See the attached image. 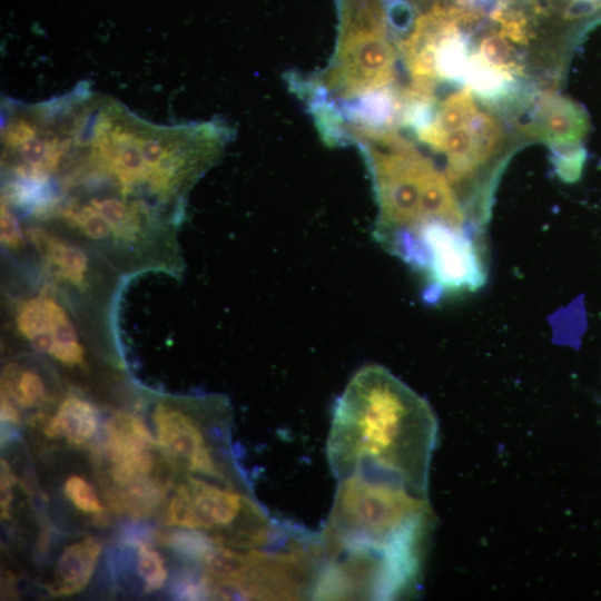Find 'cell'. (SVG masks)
I'll return each instance as SVG.
<instances>
[{
  "label": "cell",
  "mask_w": 601,
  "mask_h": 601,
  "mask_svg": "<svg viewBox=\"0 0 601 601\" xmlns=\"http://www.w3.org/2000/svg\"><path fill=\"white\" fill-rule=\"evenodd\" d=\"M363 155L378 207L373 236L420 273L477 243L481 233L447 177L391 128L346 135Z\"/></svg>",
  "instance_id": "1"
},
{
  "label": "cell",
  "mask_w": 601,
  "mask_h": 601,
  "mask_svg": "<svg viewBox=\"0 0 601 601\" xmlns=\"http://www.w3.org/2000/svg\"><path fill=\"white\" fill-rule=\"evenodd\" d=\"M437 420L428 402L381 365L359 368L336 400L326 456L335 477L374 471L427 496Z\"/></svg>",
  "instance_id": "2"
},
{
  "label": "cell",
  "mask_w": 601,
  "mask_h": 601,
  "mask_svg": "<svg viewBox=\"0 0 601 601\" xmlns=\"http://www.w3.org/2000/svg\"><path fill=\"white\" fill-rule=\"evenodd\" d=\"M337 32L327 65L288 83L307 105L323 138L346 126L390 120L396 101L397 51L390 35L387 0H335Z\"/></svg>",
  "instance_id": "3"
},
{
  "label": "cell",
  "mask_w": 601,
  "mask_h": 601,
  "mask_svg": "<svg viewBox=\"0 0 601 601\" xmlns=\"http://www.w3.org/2000/svg\"><path fill=\"white\" fill-rule=\"evenodd\" d=\"M433 514L427 496L373 471L337 480L319 532L323 555L394 570L418 580Z\"/></svg>",
  "instance_id": "4"
},
{
  "label": "cell",
  "mask_w": 601,
  "mask_h": 601,
  "mask_svg": "<svg viewBox=\"0 0 601 601\" xmlns=\"http://www.w3.org/2000/svg\"><path fill=\"white\" fill-rule=\"evenodd\" d=\"M158 449L185 474L247 485L230 450V410L220 396L191 400L185 406L159 402L154 411Z\"/></svg>",
  "instance_id": "5"
},
{
  "label": "cell",
  "mask_w": 601,
  "mask_h": 601,
  "mask_svg": "<svg viewBox=\"0 0 601 601\" xmlns=\"http://www.w3.org/2000/svg\"><path fill=\"white\" fill-rule=\"evenodd\" d=\"M101 544L95 538L68 545L60 554L55 580L48 585L52 595H71L81 591L90 581L99 555Z\"/></svg>",
  "instance_id": "6"
},
{
  "label": "cell",
  "mask_w": 601,
  "mask_h": 601,
  "mask_svg": "<svg viewBox=\"0 0 601 601\" xmlns=\"http://www.w3.org/2000/svg\"><path fill=\"white\" fill-rule=\"evenodd\" d=\"M17 326L28 341L35 337H52L56 347L75 329L65 309L55 299L46 296L33 297L23 303L17 316Z\"/></svg>",
  "instance_id": "7"
},
{
  "label": "cell",
  "mask_w": 601,
  "mask_h": 601,
  "mask_svg": "<svg viewBox=\"0 0 601 601\" xmlns=\"http://www.w3.org/2000/svg\"><path fill=\"white\" fill-rule=\"evenodd\" d=\"M98 410L78 396H68L43 426L49 437H62L71 445H85L97 432Z\"/></svg>",
  "instance_id": "8"
},
{
  "label": "cell",
  "mask_w": 601,
  "mask_h": 601,
  "mask_svg": "<svg viewBox=\"0 0 601 601\" xmlns=\"http://www.w3.org/2000/svg\"><path fill=\"white\" fill-rule=\"evenodd\" d=\"M28 234L47 264L61 279L79 287L83 284L88 259L80 248L40 228H32Z\"/></svg>",
  "instance_id": "9"
},
{
  "label": "cell",
  "mask_w": 601,
  "mask_h": 601,
  "mask_svg": "<svg viewBox=\"0 0 601 601\" xmlns=\"http://www.w3.org/2000/svg\"><path fill=\"white\" fill-rule=\"evenodd\" d=\"M544 137L561 144H578L585 135L588 120L579 106L564 98L548 102L541 121Z\"/></svg>",
  "instance_id": "10"
},
{
  "label": "cell",
  "mask_w": 601,
  "mask_h": 601,
  "mask_svg": "<svg viewBox=\"0 0 601 601\" xmlns=\"http://www.w3.org/2000/svg\"><path fill=\"white\" fill-rule=\"evenodd\" d=\"M1 395L19 407L31 408L46 397V386L35 370L10 363L2 371Z\"/></svg>",
  "instance_id": "11"
},
{
  "label": "cell",
  "mask_w": 601,
  "mask_h": 601,
  "mask_svg": "<svg viewBox=\"0 0 601 601\" xmlns=\"http://www.w3.org/2000/svg\"><path fill=\"white\" fill-rule=\"evenodd\" d=\"M138 548V573L145 581L144 591L150 593L161 589L167 578L162 558L145 543Z\"/></svg>",
  "instance_id": "12"
},
{
  "label": "cell",
  "mask_w": 601,
  "mask_h": 601,
  "mask_svg": "<svg viewBox=\"0 0 601 601\" xmlns=\"http://www.w3.org/2000/svg\"><path fill=\"white\" fill-rule=\"evenodd\" d=\"M67 499L81 512L104 518L101 505L93 487L79 475L70 476L63 486Z\"/></svg>",
  "instance_id": "13"
},
{
  "label": "cell",
  "mask_w": 601,
  "mask_h": 601,
  "mask_svg": "<svg viewBox=\"0 0 601 601\" xmlns=\"http://www.w3.org/2000/svg\"><path fill=\"white\" fill-rule=\"evenodd\" d=\"M480 55L493 67H505L511 55V47L504 36L494 35L483 40Z\"/></svg>",
  "instance_id": "14"
},
{
  "label": "cell",
  "mask_w": 601,
  "mask_h": 601,
  "mask_svg": "<svg viewBox=\"0 0 601 601\" xmlns=\"http://www.w3.org/2000/svg\"><path fill=\"white\" fill-rule=\"evenodd\" d=\"M1 242L4 246L16 248L22 244V233L7 204H1Z\"/></svg>",
  "instance_id": "15"
},
{
  "label": "cell",
  "mask_w": 601,
  "mask_h": 601,
  "mask_svg": "<svg viewBox=\"0 0 601 601\" xmlns=\"http://www.w3.org/2000/svg\"><path fill=\"white\" fill-rule=\"evenodd\" d=\"M16 482V477L11 472L9 464L1 460V491H0V504H1V516L8 518V509L13 497L12 486Z\"/></svg>",
  "instance_id": "16"
},
{
  "label": "cell",
  "mask_w": 601,
  "mask_h": 601,
  "mask_svg": "<svg viewBox=\"0 0 601 601\" xmlns=\"http://www.w3.org/2000/svg\"><path fill=\"white\" fill-rule=\"evenodd\" d=\"M1 421L10 423L20 422V414L16 405L3 395H1Z\"/></svg>",
  "instance_id": "17"
}]
</instances>
